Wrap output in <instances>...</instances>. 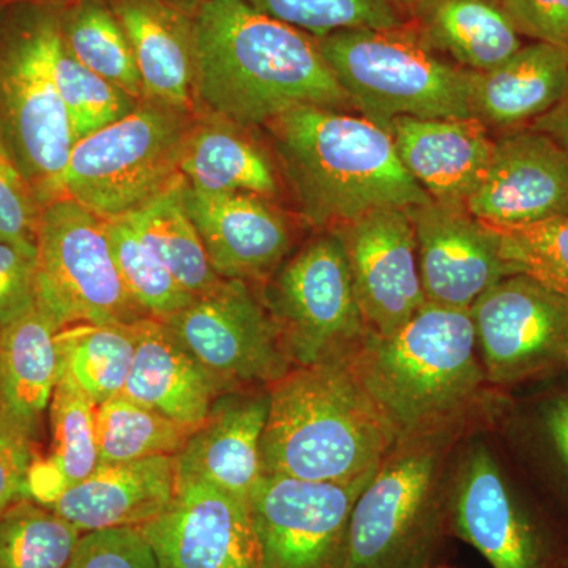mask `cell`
I'll use <instances>...</instances> for the list:
<instances>
[{
    "label": "cell",
    "mask_w": 568,
    "mask_h": 568,
    "mask_svg": "<svg viewBox=\"0 0 568 568\" xmlns=\"http://www.w3.org/2000/svg\"><path fill=\"white\" fill-rule=\"evenodd\" d=\"M396 440L469 436L495 417L470 310L425 304L390 335L366 334L346 362Z\"/></svg>",
    "instance_id": "obj_1"
},
{
    "label": "cell",
    "mask_w": 568,
    "mask_h": 568,
    "mask_svg": "<svg viewBox=\"0 0 568 568\" xmlns=\"http://www.w3.org/2000/svg\"><path fill=\"white\" fill-rule=\"evenodd\" d=\"M196 100L239 126L297 106L353 108L315 37L246 0H207L193 14Z\"/></svg>",
    "instance_id": "obj_2"
},
{
    "label": "cell",
    "mask_w": 568,
    "mask_h": 568,
    "mask_svg": "<svg viewBox=\"0 0 568 568\" xmlns=\"http://www.w3.org/2000/svg\"><path fill=\"white\" fill-rule=\"evenodd\" d=\"M265 126L313 226L334 230L377 209L433 201L403 166L388 129L365 115L297 106Z\"/></svg>",
    "instance_id": "obj_3"
},
{
    "label": "cell",
    "mask_w": 568,
    "mask_h": 568,
    "mask_svg": "<svg viewBox=\"0 0 568 568\" xmlns=\"http://www.w3.org/2000/svg\"><path fill=\"white\" fill-rule=\"evenodd\" d=\"M268 396L263 476L353 484L373 476L396 443L346 362L293 366Z\"/></svg>",
    "instance_id": "obj_4"
},
{
    "label": "cell",
    "mask_w": 568,
    "mask_h": 568,
    "mask_svg": "<svg viewBox=\"0 0 568 568\" xmlns=\"http://www.w3.org/2000/svg\"><path fill=\"white\" fill-rule=\"evenodd\" d=\"M454 433L396 440L355 503L345 568H428L450 523Z\"/></svg>",
    "instance_id": "obj_5"
},
{
    "label": "cell",
    "mask_w": 568,
    "mask_h": 568,
    "mask_svg": "<svg viewBox=\"0 0 568 568\" xmlns=\"http://www.w3.org/2000/svg\"><path fill=\"white\" fill-rule=\"evenodd\" d=\"M61 6L11 0L0 9V130L41 207L61 197L73 151L54 78Z\"/></svg>",
    "instance_id": "obj_6"
},
{
    "label": "cell",
    "mask_w": 568,
    "mask_h": 568,
    "mask_svg": "<svg viewBox=\"0 0 568 568\" xmlns=\"http://www.w3.org/2000/svg\"><path fill=\"white\" fill-rule=\"evenodd\" d=\"M354 110L388 126L396 118H473L474 71L443 58L414 22L390 29H349L317 39Z\"/></svg>",
    "instance_id": "obj_7"
},
{
    "label": "cell",
    "mask_w": 568,
    "mask_h": 568,
    "mask_svg": "<svg viewBox=\"0 0 568 568\" xmlns=\"http://www.w3.org/2000/svg\"><path fill=\"white\" fill-rule=\"evenodd\" d=\"M192 129L189 112L145 100L121 121L73 145L61 197L102 219L134 211L181 174Z\"/></svg>",
    "instance_id": "obj_8"
},
{
    "label": "cell",
    "mask_w": 568,
    "mask_h": 568,
    "mask_svg": "<svg viewBox=\"0 0 568 568\" xmlns=\"http://www.w3.org/2000/svg\"><path fill=\"white\" fill-rule=\"evenodd\" d=\"M260 297L293 366L347 362L368 334L345 246L332 230L283 261Z\"/></svg>",
    "instance_id": "obj_9"
},
{
    "label": "cell",
    "mask_w": 568,
    "mask_h": 568,
    "mask_svg": "<svg viewBox=\"0 0 568 568\" xmlns=\"http://www.w3.org/2000/svg\"><path fill=\"white\" fill-rule=\"evenodd\" d=\"M36 286L37 306L58 331L149 317L123 286L102 216L69 197L41 209Z\"/></svg>",
    "instance_id": "obj_10"
},
{
    "label": "cell",
    "mask_w": 568,
    "mask_h": 568,
    "mask_svg": "<svg viewBox=\"0 0 568 568\" xmlns=\"http://www.w3.org/2000/svg\"><path fill=\"white\" fill-rule=\"evenodd\" d=\"M162 321L203 366L219 396L267 388L293 368L252 283L222 278Z\"/></svg>",
    "instance_id": "obj_11"
},
{
    "label": "cell",
    "mask_w": 568,
    "mask_h": 568,
    "mask_svg": "<svg viewBox=\"0 0 568 568\" xmlns=\"http://www.w3.org/2000/svg\"><path fill=\"white\" fill-rule=\"evenodd\" d=\"M489 384L515 386L568 368V295L510 275L470 306Z\"/></svg>",
    "instance_id": "obj_12"
},
{
    "label": "cell",
    "mask_w": 568,
    "mask_h": 568,
    "mask_svg": "<svg viewBox=\"0 0 568 568\" xmlns=\"http://www.w3.org/2000/svg\"><path fill=\"white\" fill-rule=\"evenodd\" d=\"M372 477L321 484L264 474L250 499L257 568H345L351 517Z\"/></svg>",
    "instance_id": "obj_13"
},
{
    "label": "cell",
    "mask_w": 568,
    "mask_h": 568,
    "mask_svg": "<svg viewBox=\"0 0 568 568\" xmlns=\"http://www.w3.org/2000/svg\"><path fill=\"white\" fill-rule=\"evenodd\" d=\"M448 532L476 548L493 568H559L548 530L480 444L454 469Z\"/></svg>",
    "instance_id": "obj_14"
},
{
    "label": "cell",
    "mask_w": 568,
    "mask_h": 568,
    "mask_svg": "<svg viewBox=\"0 0 568 568\" xmlns=\"http://www.w3.org/2000/svg\"><path fill=\"white\" fill-rule=\"evenodd\" d=\"M332 231L345 246L369 334H394L426 304L407 209H377Z\"/></svg>",
    "instance_id": "obj_15"
},
{
    "label": "cell",
    "mask_w": 568,
    "mask_h": 568,
    "mask_svg": "<svg viewBox=\"0 0 568 568\" xmlns=\"http://www.w3.org/2000/svg\"><path fill=\"white\" fill-rule=\"evenodd\" d=\"M416 234L426 304L470 310L500 280L515 275L488 224L466 205L436 201L407 207Z\"/></svg>",
    "instance_id": "obj_16"
},
{
    "label": "cell",
    "mask_w": 568,
    "mask_h": 568,
    "mask_svg": "<svg viewBox=\"0 0 568 568\" xmlns=\"http://www.w3.org/2000/svg\"><path fill=\"white\" fill-rule=\"evenodd\" d=\"M138 530L160 568H257L250 504L211 485L179 487L174 503Z\"/></svg>",
    "instance_id": "obj_17"
},
{
    "label": "cell",
    "mask_w": 568,
    "mask_h": 568,
    "mask_svg": "<svg viewBox=\"0 0 568 568\" xmlns=\"http://www.w3.org/2000/svg\"><path fill=\"white\" fill-rule=\"evenodd\" d=\"M466 207L493 226L568 215V153L536 130L499 138L487 174Z\"/></svg>",
    "instance_id": "obj_18"
},
{
    "label": "cell",
    "mask_w": 568,
    "mask_h": 568,
    "mask_svg": "<svg viewBox=\"0 0 568 568\" xmlns=\"http://www.w3.org/2000/svg\"><path fill=\"white\" fill-rule=\"evenodd\" d=\"M185 207L220 278L264 283L286 260V220L263 196L207 193L185 185Z\"/></svg>",
    "instance_id": "obj_19"
},
{
    "label": "cell",
    "mask_w": 568,
    "mask_h": 568,
    "mask_svg": "<svg viewBox=\"0 0 568 568\" xmlns=\"http://www.w3.org/2000/svg\"><path fill=\"white\" fill-rule=\"evenodd\" d=\"M268 405V387L216 396L207 418L174 457L179 487L211 485L250 504L263 477L261 443Z\"/></svg>",
    "instance_id": "obj_20"
},
{
    "label": "cell",
    "mask_w": 568,
    "mask_h": 568,
    "mask_svg": "<svg viewBox=\"0 0 568 568\" xmlns=\"http://www.w3.org/2000/svg\"><path fill=\"white\" fill-rule=\"evenodd\" d=\"M407 173L436 203L466 205L491 160L495 140L476 118H396L388 123Z\"/></svg>",
    "instance_id": "obj_21"
},
{
    "label": "cell",
    "mask_w": 568,
    "mask_h": 568,
    "mask_svg": "<svg viewBox=\"0 0 568 568\" xmlns=\"http://www.w3.org/2000/svg\"><path fill=\"white\" fill-rule=\"evenodd\" d=\"M178 491L174 457L100 463L91 476L67 489L48 508L82 534L138 529L162 515Z\"/></svg>",
    "instance_id": "obj_22"
},
{
    "label": "cell",
    "mask_w": 568,
    "mask_h": 568,
    "mask_svg": "<svg viewBox=\"0 0 568 568\" xmlns=\"http://www.w3.org/2000/svg\"><path fill=\"white\" fill-rule=\"evenodd\" d=\"M132 47L145 100L190 112L196 100L193 14L163 0H110Z\"/></svg>",
    "instance_id": "obj_23"
},
{
    "label": "cell",
    "mask_w": 568,
    "mask_h": 568,
    "mask_svg": "<svg viewBox=\"0 0 568 568\" xmlns=\"http://www.w3.org/2000/svg\"><path fill=\"white\" fill-rule=\"evenodd\" d=\"M134 327L136 349L122 394L179 424L197 428L219 396L211 377L162 320L142 317Z\"/></svg>",
    "instance_id": "obj_24"
},
{
    "label": "cell",
    "mask_w": 568,
    "mask_h": 568,
    "mask_svg": "<svg viewBox=\"0 0 568 568\" xmlns=\"http://www.w3.org/2000/svg\"><path fill=\"white\" fill-rule=\"evenodd\" d=\"M568 95V50L534 41L488 71H474L470 108L484 125L536 121Z\"/></svg>",
    "instance_id": "obj_25"
},
{
    "label": "cell",
    "mask_w": 568,
    "mask_h": 568,
    "mask_svg": "<svg viewBox=\"0 0 568 568\" xmlns=\"http://www.w3.org/2000/svg\"><path fill=\"white\" fill-rule=\"evenodd\" d=\"M58 332L39 306L0 327V407L33 439L61 376Z\"/></svg>",
    "instance_id": "obj_26"
},
{
    "label": "cell",
    "mask_w": 568,
    "mask_h": 568,
    "mask_svg": "<svg viewBox=\"0 0 568 568\" xmlns=\"http://www.w3.org/2000/svg\"><path fill=\"white\" fill-rule=\"evenodd\" d=\"M433 51L470 71H488L523 47L495 0H428L413 20Z\"/></svg>",
    "instance_id": "obj_27"
},
{
    "label": "cell",
    "mask_w": 568,
    "mask_h": 568,
    "mask_svg": "<svg viewBox=\"0 0 568 568\" xmlns=\"http://www.w3.org/2000/svg\"><path fill=\"white\" fill-rule=\"evenodd\" d=\"M181 174L192 189L207 193H253L274 197L278 181L267 153L239 130L215 115L193 125L183 149Z\"/></svg>",
    "instance_id": "obj_28"
},
{
    "label": "cell",
    "mask_w": 568,
    "mask_h": 568,
    "mask_svg": "<svg viewBox=\"0 0 568 568\" xmlns=\"http://www.w3.org/2000/svg\"><path fill=\"white\" fill-rule=\"evenodd\" d=\"M97 409L88 395L59 377L50 405V457L36 459L29 474V499L48 507L100 465Z\"/></svg>",
    "instance_id": "obj_29"
},
{
    "label": "cell",
    "mask_w": 568,
    "mask_h": 568,
    "mask_svg": "<svg viewBox=\"0 0 568 568\" xmlns=\"http://www.w3.org/2000/svg\"><path fill=\"white\" fill-rule=\"evenodd\" d=\"M185 185V178L179 174L166 189L125 216L174 278L197 297L222 278L209 263L200 234L186 212Z\"/></svg>",
    "instance_id": "obj_30"
},
{
    "label": "cell",
    "mask_w": 568,
    "mask_h": 568,
    "mask_svg": "<svg viewBox=\"0 0 568 568\" xmlns=\"http://www.w3.org/2000/svg\"><path fill=\"white\" fill-rule=\"evenodd\" d=\"M63 379L97 405L122 394L136 349L133 324H77L55 335Z\"/></svg>",
    "instance_id": "obj_31"
},
{
    "label": "cell",
    "mask_w": 568,
    "mask_h": 568,
    "mask_svg": "<svg viewBox=\"0 0 568 568\" xmlns=\"http://www.w3.org/2000/svg\"><path fill=\"white\" fill-rule=\"evenodd\" d=\"M59 6L63 40L71 54L138 102L145 99L132 47L110 3L77 0L71 6Z\"/></svg>",
    "instance_id": "obj_32"
},
{
    "label": "cell",
    "mask_w": 568,
    "mask_h": 568,
    "mask_svg": "<svg viewBox=\"0 0 568 568\" xmlns=\"http://www.w3.org/2000/svg\"><path fill=\"white\" fill-rule=\"evenodd\" d=\"M196 428L179 424L119 394L97 409L100 463L175 457Z\"/></svg>",
    "instance_id": "obj_33"
},
{
    "label": "cell",
    "mask_w": 568,
    "mask_h": 568,
    "mask_svg": "<svg viewBox=\"0 0 568 568\" xmlns=\"http://www.w3.org/2000/svg\"><path fill=\"white\" fill-rule=\"evenodd\" d=\"M103 222L123 286L145 315L166 320L192 304L196 297L174 278L125 215Z\"/></svg>",
    "instance_id": "obj_34"
},
{
    "label": "cell",
    "mask_w": 568,
    "mask_h": 568,
    "mask_svg": "<svg viewBox=\"0 0 568 568\" xmlns=\"http://www.w3.org/2000/svg\"><path fill=\"white\" fill-rule=\"evenodd\" d=\"M82 532L32 499L0 514V568H65Z\"/></svg>",
    "instance_id": "obj_35"
},
{
    "label": "cell",
    "mask_w": 568,
    "mask_h": 568,
    "mask_svg": "<svg viewBox=\"0 0 568 568\" xmlns=\"http://www.w3.org/2000/svg\"><path fill=\"white\" fill-rule=\"evenodd\" d=\"M54 78L69 115L74 144L121 121L140 104L122 89L85 69L71 54L63 36L55 47Z\"/></svg>",
    "instance_id": "obj_36"
},
{
    "label": "cell",
    "mask_w": 568,
    "mask_h": 568,
    "mask_svg": "<svg viewBox=\"0 0 568 568\" xmlns=\"http://www.w3.org/2000/svg\"><path fill=\"white\" fill-rule=\"evenodd\" d=\"M488 226L499 241L500 257L515 275L530 276L568 295V215L515 226Z\"/></svg>",
    "instance_id": "obj_37"
},
{
    "label": "cell",
    "mask_w": 568,
    "mask_h": 568,
    "mask_svg": "<svg viewBox=\"0 0 568 568\" xmlns=\"http://www.w3.org/2000/svg\"><path fill=\"white\" fill-rule=\"evenodd\" d=\"M267 17L315 39L349 29H390L410 22L384 0H246Z\"/></svg>",
    "instance_id": "obj_38"
},
{
    "label": "cell",
    "mask_w": 568,
    "mask_h": 568,
    "mask_svg": "<svg viewBox=\"0 0 568 568\" xmlns=\"http://www.w3.org/2000/svg\"><path fill=\"white\" fill-rule=\"evenodd\" d=\"M41 209L0 130V241L36 257Z\"/></svg>",
    "instance_id": "obj_39"
},
{
    "label": "cell",
    "mask_w": 568,
    "mask_h": 568,
    "mask_svg": "<svg viewBox=\"0 0 568 568\" xmlns=\"http://www.w3.org/2000/svg\"><path fill=\"white\" fill-rule=\"evenodd\" d=\"M65 568H160L138 529H104L82 534Z\"/></svg>",
    "instance_id": "obj_40"
},
{
    "label": "cell",
    "mask_w": 568,
    "mask_h": 568,
    "mask_svg": "<svg viewBox=\"0 0 568 568\" xmlns=\"http://www.w3.org/2000/svg\"><path fill=\"white\" fill-rule=\"evenodd\" d=\"M33 437L0 407V514L11 504L29 499Z\"/></svg>",
    "instance_id": "obj_41"
},
{
    "label": "cell",
    "mask_w": 568,
    "mask_h": 568,
    "mask_svg": "<svg viewBox=\"0 0 568 568\" xmlns=\"http://www.w3.org/2000/svg\"><path fill=\"white\" fill-rule=\"evenodd\" d=\"M36 306V257L0 241V327Z\"/></svg>",
    "instance_id": "obj_42"
},
{
    "label": "cell",
    "mask_w": 568,
    "mask_h": 568,
    "mask_svg": "<svg viewBox=\"0 0 568 568\" xmlns=\"http://www.w3.org/2000/svg\"><path fill=\"white\" fill-rule=\"evenodd\" d=\"M519 36L568 50V0H503Z\"/></svg>",
    "instance_id": "obj_43"
},
{
    "label": "cell",
    "mask_w": 568,
    "mask_h": 568,
    "mask_svg": "<svg viewBox=\"0 0 568 568\" xmlns=\"http://www.w3.org/2000/svg\"><path fill=\"white\" fill-rule=\"evenodd\" d=\"M544 420L552 446L568 467V394L549 403Z\"/></svg>",
    "instance_id": "obj_44"
},
{
    "label": "cell",
    "mask_w": 568,
    "mask_h": 568,
    "mask_svg": "<svg viewBox=\"0 0 568 568\" xmlns=\"http://www.w3.org/2000/svg\"><path fill=\"white\" fill-rule=\"evenodd\" d=\"M530 130L547 134L568 153V95L532 122Z\"/></svg>",
    "instance_id": "obj_45"
},
{
    "label": "cell",
    "mask_w": 568,
    "mask_h": 568,
    "mask_svg": "<svg viewBox=\"0 0 568 568\" xmlns=\"http://www.w3.org/2000/svg\"><path fill=\"white\" fill-rule=\"evenodd\" d=\"M384 2L398 10L407 20L413 21L428 0H384Z\"/></svg>",
    "instance_id": "obj_46"
},
{
    "label": "cell",
    "mask_w": 568,
    "mask_h": 568,
    "mask_svg": "<svg viewBox=\"0 0 568 568\" xmlns=\"http://www.w3.org/2000/svg\"><path fill=\"white\" fill-rule=\"evenodd\" d=\"M163 2L170 3V6L175 7V9L185 11V13L192 11V14H194L196 13V10L203 6L204 2H207V0H163Z\"/></svg>",
    "instance_id": "obj_47"
},
{
    "label": "cell",
    "mask_w": 568,
    "mask_h": 568,
    "mask_svg": "<svg viewBox=\"0 0 568 568\" xmlns=\"http://www.w3.org/2000/svg\"><path fill=\"white\" fill-rule=\"evenodd\" d=\"M39 2L61 3V0H39Z\"/></svg>",
    "instance_id": "obj_48"
},
{
    "label": "cell",
    "mask_w": 568,
    "mask_h": 568,
    "mask_svg": "<svg viewBox=\"0 0 568 568\" xmlns=\"http://www.w3.org/2000/svg\"><path fill=\"white\" fill-rule=\"evenodd\" d=\"M9 2H11V0H0V9H2V7L7 6Z\"/></svg>",
    "instance_id": "obj_49"
},
{
    "label": "cell",
    "mask_w": 568,
    "mask_h": 568,
    "mask_svg": "<svg viewBox=\"0 0 568 568\" xmlns=\"http://www.w3.org/2000/svg\"><path fill=\"white\" fill-rule=\"evenodd\" d=\"M495 2L499 3V2H503V0H495Z\"/></svg>",
    "instance_id": "obj_50"
},
{
    "label": "cell",
    "mask_w": 568,
    "mask_h": 568,
    "mask_svg": "<svg viewBox=\"0 0 568 568\" xmlns=\"http://www.w3.org/2000/svg\"><path fill=\"white\" fill-rule=\"evenodd\" d=\"M428 568H432V567H428ZM435 568H448V567H435Z\"/></svg>",
    "instance_id": "obj_51"
},
{
    "label": "cell",
    "mask_w": 568,
    "mask_h": 568,
    "mask_svg": "<svg viewBox=\"0 0 568 568\" xmlns=\"http://www.w3.org/2000/svg\"><path fill=\"white\" fill-rule=\"evenodd\" d=\"M566 568H568V560H567V562H566Z\"/></svg>",
    "instance_id": "obj_52"
}]
</instances>
